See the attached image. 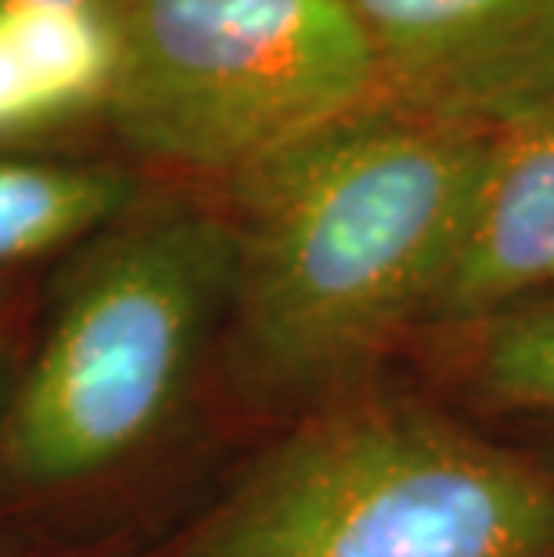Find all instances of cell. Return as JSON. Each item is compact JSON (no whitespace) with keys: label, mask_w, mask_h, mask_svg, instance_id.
I'll use <instances>...</instances> for the list:
<instances>
[{"label":"cell","mask_w":554,"mask_h":557,"mask_svg":"<svg viewBox=\"0 0 554 557\" xmlns=\"http://www.w3.org/2000/svg\"><path fill=\"white\" fill-rule=\"evenodd\" d=\"M109 123L137 156L238 176L379 101L349 0H115Z\"/></svg>","instance_id":"obj_4"},{"label":"cell","mask_w":554,"mask_h":557,"mask_svg":"<svg viewBox=\"0 0 554 557\" xmlns=\"http://www.w3.org/2000/svg\"><path fill=\"white\" fill-rule=\"evenodd\" d=\"M0 4H115V0H0Z\"/></svg>","instance_id":"obj_10"},{"label":"cell","mask_w":554,"mask_h":557,"mask_svg":"<svg viewBox=\"0 0 554 557\" xmlns=\"http://www.w3.org/2000/svg\"><path fill=\"white\" fill-rule=\"evenodd\" d=\"M0 306H4V288H0Z\"/></svg>","instance_id":"obj_12"},{"label":"cell","mask_w":554,"mask_h":557,"mask_svg":"<svg viewBox=\"0 0 554 557\" xmlns=\"http://www.w3.org/2000/svg\"><path fill=\"white\" fill-rule=\"evenodd\" d=\"M134 201L137 181L123 165L0 148V270L94 238Z\"/></svg>","instance_id":"obj_8"},{"label":"cell","mask_w":554,"mask_h":557,"mask_svg":"<svg viewBox=\"0 0 554 557\" xmlns=\"http://www.w3.org/2000/svg\"><path fill=\"white\" fill-rule=\"evenodd\" d=\"M173 557H554V471L364 403L270 449Z\"/></svg>","instance_id":"obj_2"},{"label":"cell","mask_w":554,"mask_h":557,"mask_svg":"<svg viewBox=\"0 0 554 557\" xmlns=\"http://www.w3.org/2000/svg\"><path fill=\"white\" fill-rule=\"evenodd\" d=\"M115 76V4H0V148L109 112Z\"/></svg>","instance_id":"obj_7"},{"label":"cell","mask_w":554,"mask_h":557,"mask_svg":"<svg viewBox=\"0 0 554 557\" xmlns=\"http://www.w3.org/2000/svg\"><path fill=\"white\" fill-rule=\"evenodd\" d=\"M227 212L173 201L76 252L0 421V471L73 485L137 454L181 399L206 327L231 306Z\"/></svg>","instance_id":"obj_3"},{"label":"cell","mask_w":554,"mask_h":557,"mask_svg":"<svg viewBox=\"0 0 554 557\" xmlns=\"http://www.w3.org/2000/svg\"><path fill=\"white\" fill-rule=\"evenodd\" d=\"M468 393L497 410H554V295L476 320Z\"/></svg>","instance_id":"obj_9"},{"label":"cell","mask_w":554,"mask_h":557,"mask_svg":"<svg viewBox=\"0 0 554 557\" xmlns=\"http://www.w3.org/2000/svg\"><path fill=\"white\" fill-rule=\"evenodd\" d=\"M547 468H551V471H554V454H551V460H547Z\"/></svg>","instance_id":"obj_11"},{"label":"cell","mask_w":554,"mask_h":557,"mask_svg":"<svg viewBox=\"0 0 554 557\" xmlns=\"http://www.w3.org/2000/svg\"><path fill=\"white\" fill-rule=\"evenodd\" d=\"M493 134L374 101L231 176V313L245 385L270 399H321L432 320Z\"/></svg>","instance_id":"obj_1"},{"label":"cell","mask_w":554,"mask_h":557,"mask_svg":"<svg viewBox=\"0 0 554 557\" xmlns=\"http://www.w3.org/2000/svg\"><path fill=\"white\" fill-rule=\"evenodd\" d=\"M554 288V94L493 134L487 181L432 320L476 324Z\"/></svg>","instance_id":"obj_6"},{"label":"cell","mask_w":554,"mask_h":557,"mask_svg":"<svg viewBox=\"0 0 554 557\" xmlns=\"http://www.w3.org/2000/svg\"><path fill=\"white\" fill-rule=\"evenodd\" d=\"M379 101L501 129L554 94V0H349Z\"/></svg>","instance_id":"obj_5"}]
</instances>
